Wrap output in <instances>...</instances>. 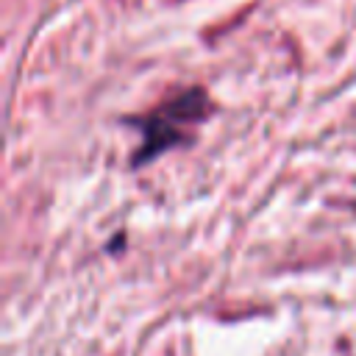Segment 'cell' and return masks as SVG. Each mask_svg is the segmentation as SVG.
<instances>
[{
	"label": "cell",
	"instance_id": "cell-1",
	"mask_svg": "<svg viewBox=\"0 0 356 356\" xmlns=\"http://www.w3.org/2000/svg\"><path fill=\"white\" fill-rule=\"evenodd\" d=\"M209 111H211L209 95L200 86H192V89L172 95L167 103H161L150 114L131 120V125H136L142 131V147L134 153L131 164L142 167V164L159 159L164 150L192 142V128L197 122H203L209 117Z\"/></svg>",
	"mask_w": 356,
	"mask_h": 356
}]
</instances>
